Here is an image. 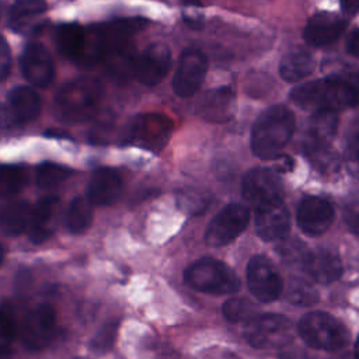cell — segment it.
Masks as SVG:
<instances>
[{"label": "cell", "mask_w": 359, "mask_h": 359, "mask_svg": "<svg viewBox=\"0 0 359 359\" xmlns=\"http://www.w3.org/2000/svg\"><path fill=\"white\" fill-rule=\"evenodd\" d=\"M70 175H72V170L69 167L45 161L36 167L35 181L38 187L43 189H50L65 182Z\"/></svg>", "instance_id": "4dcf8cb0"}, {"label": "cell", "mask_w": 359, "mask_h": 359, "mask_svg": "<svg viewBox=\"0 0 359 359\" xmlns=\"http://www.w3.org/2000/svg\"><path fill=\"white\" fill-rule=\"evenodd\" d=\"M59 213V198L49 195L38 201L32 210L31 224L28 227L29 240L39 244L46 241L55 231Z\"/></svg>", "instance_id": "44dd1931"}, {"label": "cell", "mask_w": 359, "mask_h": 359, "mask_svg": "<svg viewBox=\"0 0 359 359\" xmlns=\"http://www.w3.org/2000/svg\"><path fill=\"white\" fill-rule=\"evenodd\" d=\"M86 39V28L76 22H65L56 28L55 43L60 55L74 62Z\"/></svg>", "instance_id": "83f0119b"}, {"label": "cell", "mask_w": 359, "mask_h": 359, "mask_svg": "<svg viewBox=\"0 0 359 359\" xmlns=\"http://www.w3.org/2000/svg\"><path fill=\"white\" fill-rule=\"evenodd\" d=\"M4 254H6V251H4V247L0 244V266H1L3 261H4Z\"/></svg>", "instance_id": "bcb514c9"}, {"label": "cell", "mask_w": 359, "mask_h": 359, "mask_svg": "<svg viewBox=\"0 0 359 359\" xmlns=\"http://www.w3.org/2000/svg\"><path fill=\"white\" fill-rule=\"evenodd\" d=\"M32 206L25 201L8 202L0 208V227L10 236L25 231L32 219Z\"/></svg>", "instance_id": "d4e9b609"}, {"label": "cell", "mask_w": 359, "mask_h": 359, "mask_svg": "<svg viewBox=\"0 0 359 359\" xmlns=\"http://www.w3.org/2000/svg\"><path fill=\"white\" fill-rule=\"evenodd\" d=\"M121 174L109 167L98 168L93 172L87 185V198L94 205H112L122 192Z\"/></svg>", "instance_id": "d6986e66"}, {"label": "cell", "mask_w": 359, "mask_h": 359, "mask_svg": "<svg viewBox=\"0 0 359 359\" xmlns=\"http://www.w3.org/2000/svg\"><path fill=\"white\" fill-rule=\"evenodd\" d=\"M296 220L306 234L320 236L332 224L334 209L324 198L306 196L296 209Z\"/></svg>", "instance_id": "9a60e30c"}, {"label": "cell", "mask_w": 359, "mask_h": 359, "mask_svg": "<svg viewBox=\"0 0 359 359\" xmlns=\"http://www.w3.org/2000/svg\"><path fill=\"white\" fill-rule=\"evenodd\" d=\"M346 50L355 56L359 57V27L352 29L351 34L346 38Z\"/></svg>", "instance_id": "60d3db41"}, {"label": "cell", "mask_w": 359, "mask_h": 359, "mask_svg": "<svg viewBox=\"0 0 359 359\" xmlns=\"http://www.w3.org/2000/svg\"><path fill=\"white\" fill-rule=\"evenodd\" d=\"M27 184V172L18 165L0 167V196L8 198L18 194Z\"/></svg>", "instance_id": "1f68e13d"}, {"label": "cell", "mask_w": 359, "mask_h": 359, "mask_svg": "<svg viewBox=\"0 0 359 359\" xmlns=\"http://www.w3.org/2000/svg\"><path fill=\"white\" fill-rule=\"evenodd\" d=\"M172 130V122L160 114L137 115L129 125L126 142L157 151L164 147Z\"/></svg>", "instance_id": "ba28073f"}, {"label": "cell", "mask_w": 359, "mask_h": 359, "mask_svg": "<svg viewBox=\"0 0 359 359\" xmlns=\"http://www.w3.org/2000/svg\"><path fill=\"white\" fill-rule=\"evenodd\" d=\"M279 254L283 257V259L286 261H299L300 264L303 262L307 251L304 250V245L300 241L292 240L289 243H282L279 245Z\"/></svg>", "instance_id": "74e56055"}, {"label": "cell", "mask_w": 359, "mask_h": 359, "mask_svg": "<svg viewBox=\"0 0 359 359\" xmlns=\"http://www.w3.org/2000/svg\"><path fill=\"white\" fill-rule=\"evenodd\" d=\"M56 328V313L50 304H38L21 325L22 344L31 351H41L50 344Z\"/></svg>", "instance_id": "30bf717a"}, {"label": "cell", "mask_w": 359, "mask_h": 359, "mask_svg": "<svg viewBox=\"0 0 359 359\" xmlns=\"http://www.w3.org/2000/svg\"><path fill=\"white\" fill-rule=\"evenodd\" d=\"M93 220V206L88 199L83 196H76L67 206L66 210V227L70 233L79 234L88 229Z\"/></svg>", "instance_id": "f1b7e54d"}, {"label": "cell", "mask_w": 359, "mask_h": 359, "mask_svg": "<svg viewBox=\"0 0 359 359\" xmlns=\"http://www.w3.org/2000/svg\"><path fill=\"white\" fill-rule=\"evenodd\" d=\"M247 282L251 293L264 303L276 300L283 290L280 275L264 255H255L250 259L247 266Z\"/></svg>", "instance_id": "8fae6325"}, {"label": "cell", "mask_w": 359, "mask_h": 359, "mask_svg": "<svg viewBox=\"0 0 359 359\" xmlns=\"http://www.w3.org/2000/svg\"><path fill=\"white\" fill-rule=\"evenodd\" d=\"M76 359H81V358H76Z\"/></svg>", "instance_id": "7dc6e473"}, {"label": "cell", "mask_w": 359, "mask_h": 359, "mask_svg": "<svg viewBox=\"0 0 359 359\" xmlns=\"http://www.w3.org/2000/svg\"><path fill=\"white\" fill-rule=\"evenodd\" d=\"M8 109L17 123H28L41 112V97L34 88L18 86L8 93Z\"/></svg>", "instance_id": "603a6c76"}, {"label": "cell", "mask_w": 359, "mask_h": 359, "mask_svg": "<svg viewBox=\"0 0 359 359\" xmlns=\"http://www.w3.org/2000/svg\"><path fill=\"white\" fill-rule=\"evenodd\" d=\"M208 72V59L199 49L184 50L174 74L172 88L181 98H188L199 90Z\"/></svg>", "instance_id": "7c38bea8"}, {"label": "cell", "mask_w": 359, "mask_h": 359, "mask_svg": "<svg viewBox=\"0 0 359 359\" xmlns=\"http://www.w3.org/2000/svg\"><path fill=\"white\" fill-rule=\"evenodd\" d=\"M314 70L313 56L302 48H296L289 50L280 60L279 73L285 81L294 83L299 81Z\"/></svg>", "instance_id": "4316f807"}, {"label": "cell", "mask_w": 359, "mask_h": 359, "mask_svg": "<svg viewBox=\"0 0 359 359\" xmlns=\"http://www.w3.org/2000/svg\"><path fill=\"white\" fill-rule=\"evenodd\" d=\"M344 219L349 230L359 236V192L352 194L344 205Z\"/></svg>", "instance_id": "d590c367"}, {"label": "cell", "mask_w": 359, "mask_h": 359, "mask_svg": "<svg viewBox=\"0 0 359 359\" xmlns=\"http://www.w3.org/2000/svg\"><path fill=\"white\" fill-rule=\"evenodd\" d=\"M11 69V52L7 41L0 35V81L4 80Z\"/></svg>", "instance_id": "f35d334b"}, {"label": "cell", "mask_w": 359, "mask_h": 359, "mask_svg": "<svg viewBox=\"0 0 359 359\" xmlns=\"http://www.w3.org/2000/svg\"><path fill=\"white\" fill-rule=\"evenodd\" d=\"M102 98V84L95 77H77L60 87L55 95V109L62 121L80 123L88 121Z\"/></svg>", "instance_id": "3957f363"}, {"label": "cell", "mask_w": 359, "mask_h": 359, "mask_svg": "<svg viewBox=\"0 0 359 359\" xmlns=\"http://www.w3.org/2000/svg\"><path fill=\"white\" fill-rule=\"evenodd\" d=\"M294 130V115L283 105L265 109L251 129V150L264 160L275 158L290 140Z\"/></svg>", "instance_id": "7a4b0ae2"}, {"label": "cell", "mask_w": 359, "mask_h": 359, "mask_svg": "<svg viewBox=\"0 0 359 359\" xmlns=\"http://www.w3.org/2000/svg\"><path fill=\"white\" fill-rule=\"evenodd\" d=\"M255 230L265 241L285 238L290 229L289 210L283 202L255 209Z\"/></svg>", "instance_id": "2e32d148"}, {"label": "cell", "mask_w": 359, "mask_h": 359, "mask_svg": "<svg viewBox=\"0 0 359 359\" xmlns=\"http://www.w3.org/2000/svg\"><path fill=\"white\" fill-rule=\"evenodd\" d=\"M297 330L303 341L316 349L337 351L344 348L349 341L345 325L323 311H313L303 316Z\"/></svg>", "instance_id": "5b68a950"}, {"label": "cell", "mask_w": 359, "mask_h": 359, "mask_svg": "<svg viewBox=\"0 0 359 359\" xmlns=\"http://www.w3.org/2000/svg\"><path fill=\"white\" fill-rule=\"evenodd\" d=\"M250 220V212L240 203H230L224 206L209 223L205 241L210 247H223L233 241Z\"/></svg>", "instance_id": "9c48e42d"}, {"label": "cell", "mask_w": 359, "mask_h": 359, "mask_svg": "<svg viewBox=\"0 0 359 359\" xmlns=\"http://www.w3.org/2000/svg\"><path fill=\"white\" fill-rule=\"evenodd\" d=\"M15 125H18V123L14 119L8 107L0 104V137L8 135L14 129Z\"/></svg>", "instance_id": "ab89813d"}, {"label": "cell", "mask_w": 359, "mask_h": 359, "mask_svg": "<svg viewBox=\"0 0 359 359\" xmlns=\"http://www.w3.org/2000/svg\"><path fill=\"white\" fill-rule=\"evenodd\" d=\"M355 359H359V337L355 342Z\"/></svg>", "instance_id": "f6af8a7d"}, {"label": "cell", "mask_w": 359, "mask_h": 359, "mask_svg": "<svg viewBox=\"0 0 359 359\" xmlns=\"http://www.w3.org/2000/svg\"><path fill=\"white\" fill-rule=\"evenodd\" d=\"M342 10L348 14H355L359 10V4H353V3H344L342 4Z\"/></svg>", "instance_id": "7bdbcfd3"}, {"label": "cell", "mask_w": 359, "mask_h": 359, "mask_svg": "<svg viewBox=\"0 0 359 359\" xmlns=\"http://www.w3.org/2000/svg\"><path fill=\"white\" fill-rule=\"evenodd\" d=\"M46 10V3L39 0H20L10 8V25L17 29H25L31 21L36 20Z\"/></svg>", "instance_id": "f546056e"}, {"label": "cell", "mask_w": 359, "mask_h": 359, "mask_svg": "<svg viewBox=\"0 0 359 359\" xmlns=\"http://www.w3.org/2000/svg\"><path fill=\"white\" fill-rule=\"evenodd\" d=\"M345 27L346 21L339 15L321 11L309 18L303 38L311 46H327L341 36Z\"/></svg>", "instance_id": "e0dca14e"}, {"label": "cell", "mask_w": 359, "mask_h": 359, "mask_svg": "<svg viewBox=\"0 0 359 359\" xmlns=\"http://www.w3.org/2000/svg\"><path fill=\"white\" fill-rule=\"evenodd\" d=\"M352 149H353L355 157H356V160H358V163H359V135L355 137V140H353V143H352Z\"/></svg>", "instance_id": "ee69618b"}, {"label": "cell", "mask_w": 359, "mask_h": 359, "mask_svg": "<svg viewBox=\"0 0 359 359\" xmlns=\"http://www.w3.org/2000/svg\"><path fill=\"white\" fill-rule=\"evenodd\" d=\"M244 337L257 349H280L292 339V324L280 314L254 316L244 325Z\"/></svg>", "instance_id": "8992f818"}, {"label": "cell", "mask_w": 359, "mask_h": 359, "mask_svg": "<svg viewBox=\"0 0 359 359\" xmlns=\"http://www.w3.org/2000/svg\"><path fill=\"white\" fill-rule=\"evenodd\" d=\"M24 77L36 87H46L55 77V63L48 49L39 42H29L20 59Z\"/></svg>", "instance_id": "5bb4252c"}, {"label": "cell", "mask_w": 359, "mask_h": 359, "mask_svg": "<svg viewBox=\"0 0 359 359\" xmlns=\"http://www.w3.org/2000/svg\"><path fill=\"white\" fill-rule=\"evenodd\" d=\"M136 56L130 42H125L109 48L102 60L105 62L107 72L111 77L115 80H125L133 74Z\"/></svg>", "instance_id": "484cf974"}, {"label": "cell", "mask_w": 359, "mask_h": 359, "mask_svg": "<svg viewBox=\"0 0 359 359\" xmlns=\"http://www.w3.org/2000/svg\"><path fill=\"white\" fill-rule=\"evenodd\" d=\"M184 279L195 290L212 294H227L238 290L237 275L224 262L215 258H201L191 264Z\"/></svg>", "instance_id": "277c9868"}, {"label": "cell", "mask_w": 359, "mask_h": 359, "mask_svg": "<svg viewBox=\"0 0 359 359\" xmlns=\"http://www.w3.org/2000/svg\"><path fill=\"white\" fill-rule=\"evenodd\" d=\"M241 192L254 209L283 202L285 198L280 178L269 168H254L248 171L243 180Z\"/></svg>", "instance_id": "52a82bcc"}, {"label": "cell", "mask_w": 359, "mask_h": 359, "mask_svg": "<svg viewBox=\"0 0 359 359\" xmlns=\"http://www.w3.org/2000/svg\"><path fill=\"white\" fill-rule=\"evenodd\" d=\"M236 95L230 87L216 88L205 95L199 114L212 122H226L233 116Z\"/></svg>", "instance_id": "7402d4cb"}, {"label": "cell", "mask_w": 359, "mask_h": 359, "mask_svg": "<svg viewBox=\"0 0 359 359\" xmlns=\"http://www.w3.org/2000/svg\"><path fill=\"white\" fill-rule=\"evenodd\" d=\"M306 273L318 283H331L342 275V262L338 254L330 248L309 251L302 262Z\"/></svg>", "instance_id": "ac0fdd59"}, {"label": "cell", "mask_w": 359, "mask_h": 359, "mask_svg": "<svg viewBox=\"0 0 359 359\" xmlns=\"http://www.w3.org/2000/svg\"><path fill=\"white\" fill-rule=\"evenodd\" d=\"M171 63L170 49L164 43H153L136 56L133 76L144 86H156L167 76Z\"/></svg>", "instance_id": "4fadbf2b"}, {"label": "cell", "mask_w": 359, "mask_h": 359, "mask_svg": "<svg viewBox=\"0 0 359 359\" xmlns=\"http://www.w3.org/2000/svg\"><path fill=\"white\" fill-rule=\"evenodd\" d=\"M223 314L231 323H247L254 317V306L247 299H230L223 304Z\"/></svg>", "instance_id": "836d02e7"}, {"label": "cell", "mask_w": 359, "mask_h": 359, "mask_svg": "<svg viewBox=\"0 0 359 359\" xmlns=\"http://www.w3.org/2000/svg\"><path fill=\"white\" fill-rule=\"evenodd\" d=\"M279 359H313V358L299 349H286L279 355Z\"/></svg>", "instance_id": "b9f144b4"}, {"label": "cell", "mask_w": 359, "mask_h": 359, "mask_svg": "<svg viewBox=\"0 0 359 359\" xmlns=\"http://www.w3.org/2000/svg\"><path fill=\"white\" fill-rule=\"evenodd\" d=\"M15 335L14 320L4 311H0V359H6L11 353Z\"/></svg>", "instance_id": "e575fe53"}, {"label": "cell", "mask_w": 359, "mask_h": 359, "mask_svg": "<svg viewBox=\"0 0 359 359\" xmlns=\"http://www.w3.org/2000/svg\"><path fill=\"white\" fill-rule=\"evenodd\" d=\"M289 299L294 304H313L317 300L316 292L309 286L302 282H293L290 289H289Z\"/></svg>", "instance_id": "8d00e7d4"}, {"label": "cell", "mask_w": 359, "mask_h": 359, "mask_svg": "<svg viewBox=\"0 0 359 359\" xmlns=\"http://www.w3.org/2000/svg\"><path fill=\"white\" fill-rule=\"evenodd\" d=\"M290 100L300 108L313 112H338L359 105V70L330 76L297 86Z\"/></svg>", "instance_id": "6da1fadb"}, {"label": "cell", "mask_w": 359, "mask_h": 359, "mask_svg": "<svg viewBox=\"0 0 359 359\" xmlns=\"http://www.w3.org/2000/svg\"><path fill=\"white\" fill-rule=\"evenodd\" d=\"M118 321H109L105 323L97 334L90 341V349L95 353H105L108 352L115 342L116 334H118Z\"/></svg>", "instance_id": "d6a6232c"}, {"label": "cell", "mask_w": 359, "mask_h": 359, "mask_svg": "<svg viewBox=\"0 0 359 359\" xmlns=\"http://www.w3.org/2000/svg\"><path fill=\"white\" fill-rule=\"evenodd\" d=\"M338 126V115L335 112H320L314 114L310 119L304 149L311 157H317L325 153V149L331 143Z\"/></svg>", "instance_id": "ffe728a7"}, {"label": "cell", "mask_w": 359, "mask_h": 359, "mask_svg": "<svg viewBox=\"0 0 359 359\" xmlns=\"http://www.w3.org/2000/svg\"><path fill=\"white\" fill-rule=\"evenodd\" d=\"M109 49V42L107 38L104 24L91 25L86 28V39L79 56L74 63L81 67H90L101 62Z\"/></svg>", "instance_id": "cb8c5ba5"}]
</instances>
